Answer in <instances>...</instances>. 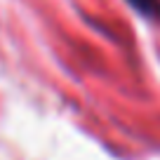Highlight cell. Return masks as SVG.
<instances>
[{"instance_id": "obj_1", "label": "cell", "mask_w": 160, "mask_h": 160, "mask_svg": "<svg viewBox=\"0 0 160 160\" xmlns=\"http://www.w3.org/2000/svg\"><path fill=\"white\" fill-rule=\"evenodd\" d=\"M130 2L139 12H144V14H155V12H160V0H130Z\"/></svg>"}]
</instances>
